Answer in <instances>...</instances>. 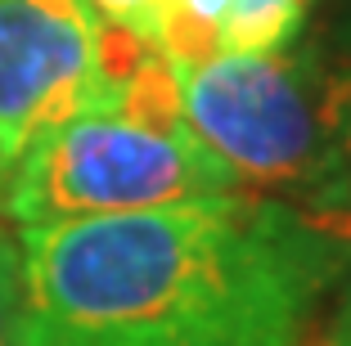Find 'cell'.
<instances>
[{
    "instance_id": "obj_1",
    "label": "cell",
    "mask_w": 351,
    "mask_h": 346,
    "mask_svg": "<svg viewBox=\"0 0 351 346\" xmlns=\"http://www.w3.org/2000/svg\"><path fill=\"white\" fill-rule=\"evenodd\" d=\"M23 346H298L342 270L289 207L221 194L19 230Z\"/></svg>"
},
{
    "instance_id": "obj_2",
    "label": "cell",
    "mask_w": 351,
    "mask_h": 346,
    "mask_svg": "<svg viewBox=\"0 0 351 346\" xmlns=\"http://www.w3.org/2000/svg\"><path fill=\"white\" fill-rule=\"evenodd\" d=\"M239 194L180 112L162 54L113 27V77L0 171V212L19 230Z\"/></svg>"
},
{
    "instance_id": "obj_3",
    "label": "cell",
    "mask_w": 351,
    "mask_h": 346,
    "mask_svg": "<svg viewBox=\"0 0 351 346\" xmlns=\"http://www.w3.org/2000/svg\"><path fill=\"white\" fill-rule=\"evenodd\" d=\"M180 112L243 194L306 216L324 175L320 86L306 32L261 54L167 59Z\"/></svg>"
},
{
    "instance_id": "obj_4",
    "label": "cell",
    "mask_w": 351,
    "mask_h": 346,
    "mask_svg": "<svg viewBox=\"0 0 351 346\" xmlns=\"http://www.w3.org/2000/svg\"><path fill=\"white\" fill-rule=\"evenodd\" d=\"M113 77V27L90 0H0V171Z\"/></svg>"
},
{
    "instance_id": "obj_5",
    "label": "cell",
    "mask_w": 351,
    "mask_h": 346,
    "mask_svg": "<svg viewBox=\"0 0 351 346\" xmlns=\"http://www.w3.org/2000/svg\"><path fill=\"white\" fill-rule=\"evenodd\" d=\"M306 45L320 86L324 175L302 225L333 252L351 279V0H320L306 23Z\"/></svg>"
},
{
    "instance_id": "obj_6",
    "label": "cell",
    "mask_w": 351,
    "mask_h": 346,
    "mask_svg": "<svg viewBox=\"0 0 351 346\" xmlns=\"http://www.w3.org/2000/svg\"><path fill=\"white\" fill-rule=\"evenodd\" d=\"M0 346H23V252L19 234L0 225Z\"/></svg>"
},
{
    "instance_id": "obj_7",
    "label": "cell",
    "mask_w": 351,
    "mask_h": 346,
    "mask_svg": "<svg viewBox=\"0 0 351 346\" xmlns=\"http://www.w3.org/2000/svg\"><path fill=\"white\" fill-rule=\"evenodd\" d=\"M99 18L108 27L126 32L131 41L149 45L158 54V41H162V23H167V0H90Z\"/></svg>"
},
{
    "instance_id": "obj_8",
    "label": "cell",
    "mask_w": 351,
    "mask_h": 346,
    "mask_svg": "<svg viewBox=\"0 0 351 346\" xmlns=\"http://www.w3.org/2000/svg\"><path fill=\"white\" fill-rule=\"evenodd\" d=\"M329 346H351V284L342 293L338 310H333V324H329Z\"/></svg>"
}]
</instances>
